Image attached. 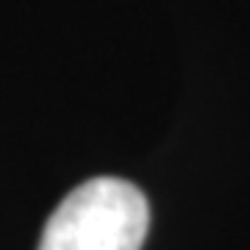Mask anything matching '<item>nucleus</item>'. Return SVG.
I'll use <instances>...</instances> for the list:
<instances>
[{"instance_id":"obj_1","label":"nucleus","mask_w":250,"mask_h":250,"mask_svg":"<svg viewBox=\"0 0 250 250\" xmlns=\"http://www.w3.org/2000/svg\"><path fill=\"white\" fill-rule=\"evenodd\" d=\"M150 228L147 197L123 178H92L56 206L39 250H139Z\"/></svg>"}]
</instances>
